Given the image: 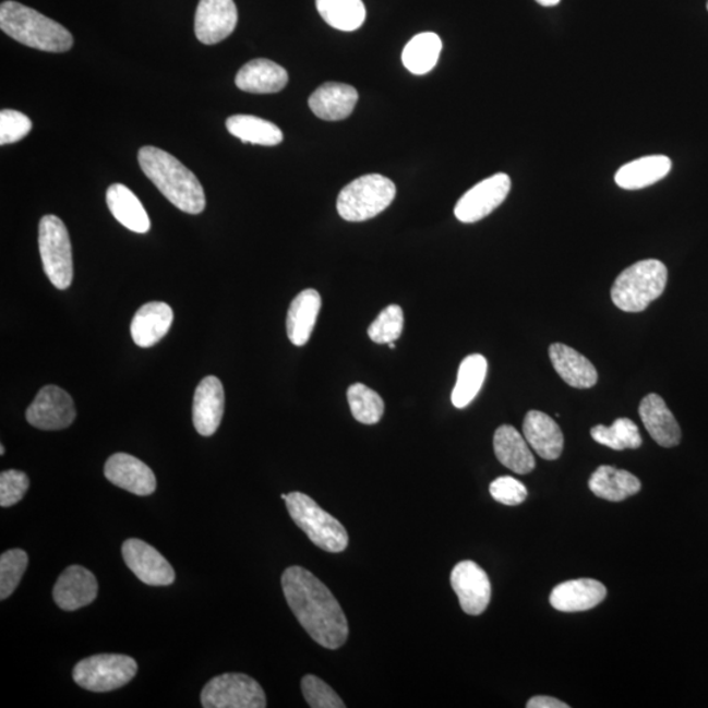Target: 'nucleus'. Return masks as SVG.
Here are the masks:
<instances>
[{"instance_id": "1", "label": "nucleus", "mask_w": 708, "mask_h": 708, "mask_svg": "<svg viewBox=\"0 0 708 708\" xmlns=\"http://www.w3.org/2000/svg\"><path fill=\"white\" fill-rule=\"evenodd\" d=\"M283 590L291 612L310 638L327 649L346 645L349 626L340 603L310 571L293 565L283 574Z\"/></svg>"}, {"instance_id": "2", "label": "nucleus", "mask_w": 708, "mask_h": 708, "mask_svg": "<svg viewBox=\"0 0 708 708\" xmlns=\"http://www.w3.org/2000/svg\"><path fill=\"white\" fill-rule=\"evenodd\" d=\"M142 171L161 194L188 214L203 213L206 199L203 185L181 161L158 147H142L139 154Z\"/></svg>"}, {"instance_id": "3", "label": "nucleus", "mask_w": 708, "mask_h": 708, "mask_svg": "<svg viewBox=\"0 0 708 708\" xmlns=\"http://www.w3.org/2000/svg\"><path fill=\"white\" fill-rule=\"evenodd\" d=\"M0 28L17 43L50 53H64L74 44L63 25L12 0L0 5Z\"/></svg>"}, {"instance_id": "4", "label": "nucleus", "mask_w": 708, "mask_h": 708, "mask_svg": "<svg viewBox=\"0 0 708 708\" xmlns=\"http://www.w3.org/2000/svg\"><path fill=\"white\" fill-rule=\"evenodd\" d=\"M668 269L660 260H641L628 266L616 277L612 288V301L626 313H641L664 293Z\"/></svg>"}, {"instance_id": "5", "label": "nucleus", "mask_w": 708, "mask_h": 708, "mask_svg": "<svg viewBox=\"0 0 708 708\" xmlns=\"http://www.w3.org/2000/svg\"><path fill=\"white\" fill-rule=\"evenodd\" d=\"M285 503L291 519L317 548L333 554L347 550V529L339 519L323 511L313 499L302 492H291Z\"/></svg>"}, {"instance_id": "6", "label": "nucleus", "mask_w": 708, "mask_h": 708, "mask_svg": "<svg viewBox=\"0 0 708 708\" xmlns=\"http://www.w3.org/2000/svg\"><path fill=\"white\" fill-rule=\"evenodd\" d=\"M396 187L379 173L365 175L349 183L337 197V213L348 223L372 219L392 205Z\"/></svg>"}, {"instance_id": "7", "label": "nucleus", "mask_w": 708, "mask_h": 708, "mask_svg": "<svg viewBox=\"0 0 708 708\" xmlns=\"http://www.w3.org/2000/svg\"><path fill=\"white\" fill-rule=\"evenodd\" d=\"M38 245L45 275L57 289L67 290L74 277L73 252L67 226L56 216L40 220Z\"/></svg>"}, {"instance_id": "8", "label": "nucleus", "mask_w": 708, "mask_h": 708, "mask_svg": "<svg viewBox=\"0 0 708 708\" xmlns=\"http://www.w3.org/2000/svg\"><path fill=\"white\" fill-rule=\"evenodd\" d=\"M139 671L134 659L125 655H95L77 662L73 671L76 685L94 693L117 691L129 684Z\"/></svg>"}, {"instance_id": "9", "label": "nucleus", "mask_w": 708, "mask_h": 708, "mask_svg": "<svg viewBox=\"0 0 708 708\" xmlns=\"http://www.w3.org/2000/svg\"><path fill=\"white\" fill-rule=\"evenodd\" d=\"M205 708H264L266 698L256 680L243 673H225L214 677L201 693Z\"/></svg>"}, {"instance_id": "10", "label": "nucleus", "mask_w": 708, "mask_h": 708, "mask_svg": "<svg viewBox=\"0 0 708 708\" xmlns=\"http://www.w3.org/2000/svg\"><path fill=\"white\" fill-rule=\"evenodd\" d=\"M512 181L506 173H496L480 181L458 201L454 214L460 223L476 224L502 205L511 192Z\"/></svg>"}, {"instance_id": "11", "label": "nucleus", "mask_w": 708, "mask_h": 708, "mask_svg": "<svg viewBox=\"0 0 708 708\" xmlns=\"http://www.w3.org/2000/svg\"><path fill=\"white\" fill-rule=\"evenodd\" d=\"M25 416L37 430L61 431L73 424L76 409L73 398L64 389L49 385L38 392Z\"/></svg>"}, {"instance_id": "12", "label": "nucleus", "mask_w": 708, "mask_h": 708, "mask_svg": "<svg viewBox=\"0 0 708 708\" xmlns=\"http://www.w3.org/2000/svg\"><path fill=\"white\" fill-rule=\"evenodd\" d=\"M122 556L128 568L147 586L168 587L175 583L177 576L172 565L157 549L141 539L123 542Z\"/></svg>"}, {"instance_id": "13", "label": "nucleus", "mask_w": 708, "mask_h": 708, "mask_svg": "<svg viewBox=\"0 0 708 708\" xmlns=\"http://www.w3.org/2000/svg\"><path fill=\"white\" fill-rule=\"evenodd\" d=\"M451 584L466 614L477 616L489 608L492 595L490 577L476 562L458 563L452 571Z\"/></svg>"}, {"instance_id": "14", "label": "nucleus", "mask_w": 708, "mask_h": 708, "mask_svg": "<svg viewBox=\"0 0 708 708\" xmlns=\"http://www.w3.org/2000/svg\"><path fill=\"white\" fill-rule=\"evenodd\" d=\"M238 10L233 0H200L194 17V32L200 43L224 41L236 31Z\"/></svg>"}, {"instance_id": "15", "label": "nucleus", "mask_w": 708, "mask_h": 708, "mask_svg": "<svg viewBox=\"0 0 708 708\" xmlns=\"http://www.w3.org/2000/svg\"><path fill=\"white\" fill-rule=\"evenodd\" d=\"M104 476L110 483L134 495L148 496L157 490V478L151 467L130 454H113L104 466Z\"/></svg>"}, {"instance_id": "16", "label": "nucleus", "mask_w": 708, "mask_h": 708, "mask_svg": "<svg viewBox=\"0 0 708 708\" xmlns=\"http://www.w3.org/2000/svg\"><path fill=\"white\" fill-rule=\"evenodd\" d=\"M99 586L96 577L82 565H71L58 577L53 597L58 608L64 612H75L96 600Z\"/></svg>"}, {"instance_id": "17", "label": "nucleus", "mask_w": 708, "mask_h": 708, "mask_svg": "<svg viewBox=\"0 0 708 708\" xmlns=\"http://www.w3.org/2000/svg\"><path fill=\"white\" fill-rule=\"evenodd\" d=\"M225 412V392L217 376L209 375L200 382L193 399V424L204 437L218 431Z\"/></svg>"}, {"instance_id": "18", "label": "nucleus", "mask_w": 708, "mask_h": 708, "mask_svg": "<svg viewBox=\"0 0 708 708\" xmlns=\"http://www.w3.org/2000/svg\"><path fill=\"white\" fill-rule=\"evenodd\" d=\"M608 590L602 583L579 579L559 584L550 596L551 607L564 613L587 612L605 600Z\"/></svg>"}, {"instance_id": "19", "label": "nucleus", "mask_w": 708, "mask_h": 708, "mask_svg": "<svg viewBox=\"0 0 708 708\" xmlns=\"http://www.w3.org/2000/svg\"><path fill=\"white\" fill-rule=\"evenodd\" d=\"M639 415L646 430L662 447H673L681 443V428L664 399L658 394H648L639 406Z\"/></svg>"}, {"instance_id": "20", "label": "nucleus", "mask_w": 708, "mask_h": 708, "mask_svg": "<svg viewBox=\"0 0 708 708\" xmlns=\"http://www.w3.org/2000/svg\"><path fill=\"white\" fill-rule=\"evenodd\" d=\"M549 356L555 372L568 386L592 388L599 382V373L593 363L576 349L555 343L551 344Z\"/></svg>"}, {"instance_id": "21", "label": "nucleus", "mask_w": 708, "mask_h": 708, "mask_svg": "<svg viewBox=\"0 0 708 708\" xmlns=\"http://www.w3.org/2000/svg\"><path fill=\"white\" fill-rule=\"evenodd\" d=\"M524 437L539 457L555 460L562 456L564 436L557 422L541 411H529L525 416Z\"/></svg>"}, {"instance_id": "22", "label": "nucleus", "mask_w": 708, "mask_h": 708, "mask_svg": "<svg viewBox=\"0 0 708 708\" xmlns=\"http://www.w3.org/2000/svg\"><path fill=\"white\" fill-rule=\"evenodd\" d=\"M173 323V311L165 302H148L136 311L130 333L136 346L151 348L168 334Z\"/></svg>"}, {"instance_id": "23", "label": "nucleus", "mask_w": 708, "mask_h": 708, "mask_svg": "<svg viewBox=\"0 0 708 708\" xmlns=\"http://www.w3.org/2000/svg\"><path fill=\"white\" fill-rule=\"evenodd\" d=\"M359 93L344 83L323 84L310 96L309 106L316 117L326 121H341L352 115Z\"/></svg>"}, {"instance_id": "24", "label": "nucleus", "mask_w": 708, "mask_h": 708, "mask_svg": "<svg viewBox=\"0 0 708 708\" xmlns=\"http://www.w3.org/2000/svg\"><path fill=\"white\" fill-rule=\"evenodd\" d=\"M288 82V71L264 58L244 64L236 77L238 88L250 94H276L287 87Z\"/></svg>"}, {"instance_id": "25", "label": "nucleus", "mask_w": 708, "mask_h": 708, "mask_svg": "<svg viewBox=\"0 0 708 708\" xmlns=\"http://www.w3.org/2000/svg\"><path fill=\"white\" fill-rule=\"evenodd\" d=\"M493 449L500 464L508 467L519 476H526L536 469V459L530 451V445L515 427L502 425L493 436Z\"/></svg>"}, {"instance_id": "26", "label": "nucleus", "mask_w": 708, "mask_h": 708, "mask_svg": "<svg viewBox=\"0 0 708 708\" xmlns=\"http://www.w3.org/2000/svg\"><path fill=\"white\" fill-rule=\"evenodd\" d=\"M322 309V298L315 289H307L291 302L288 311V337L296 347H303L310 340Z\"/></svg>"}, {"instance_id": "27", "label": "nucleus", "mask_w": 708, "mask_h": 708, "mask_svg": "<svg viewBox=\"0 0 708 708\" xmlns=\"http://www.w3.org/2000/svg\"><path fill=\"white\" fill-rule=\"evenodd\" d=\"M672 170V160L665 155H652L629 161L615 173V183L627 191H638L664 179Z\"/></svg>"}, {"instance_id": "28", "label": "nucleus", "mask_w": 708, "mask_h": 708, "mask_svg": "<svg viewBox=\"0 0 708 708\" xmlns=\"http://www.w3.org/2000/svg\"><path fill=\"white\" fill-rule=\"evenodd\" d=\"M589 490L597 497L620 503L639 493L641 483L632 472L613 466H600L589 479Z\"/></svg>"}, {"instance_id": "29", "label": "nucleus", "mask_w": 708, "mask_h": 708, "mask_svg": "<svg viewBox=\"0 0 708 708\" xmlns=\"http://www.w3.org/2000/svg\"><path fill=\"white\" fill-rule=\"evenodd\" d=\"M107 204L113 217L127 229L136 233H146L151 230V218L144 205L128 187L110 185L107 191Z\"/></svg>"}, {"instance_id": "30", "label": "nucleus", "mask_w": 708, "mask_h": 708, "mask_svg": "<svg viewBox=\"0 0 708 708\" xmlns=\"http://www.w3.org/2000/svg\"><path fill=\"white\" fill-rule=\"evenodd\" d=\"M230 134L244 144L276 146L281 144L284 135L275 123L260 119L256 116L237 115L226 121Z\"/></svg>"}, {"instance_id": "31", "label": "nucleus", "mask_w": 708, "mask_h": 708, "mask_svg": "<svg viewBox=\"0 0 708 708\" xmlns=\"http://www.w3.org/2000/svg\"><path fill=\"white\" fill-rule=\"evenodd\" d=\"M489 362L482 355H470L460 363L456 386L452 393L453 406L459 409L466 408L477 398L482 389Z\"/></svg>"}, {"instance_id": "32", "label": "nucleus", "mask_w": 708, "mask_h": 708, "mask_svg": "<svg viewBox=\"0 0 708 708\" xmlns=\"http://www.w3.org/2000/svg\"><path fill=\"white\" fill-rule=\"evenodd\" d=\"M443 41L436 34L425 32L415 36L403 50L401 61L409 73L424 75L430 73L439 62Z\"/></svg>"}, {"instance_id": "33", "label": "nucleus", "mask_w": 708, "mask_h": 708, "mask_svg": "<svg viewBox=\"0 0 708 708\" xmlns=\"http://www.w3.org/2000/svg\"><path fill=\"white\" fill-rule=\"evenodd\" d=\"M316 9L324 22L344 32L359 29L367 19L362 0H316Z\"/></svg>"}, {"instance_id": "34", "label": "nucleus", "mask_w": 708, "mask_h": 708, "mask_svg": "<svg viewBox=\"0 0 708 708\" xmlns=\"http://www.w3.org/2000/svg\"><path fill=\"white\" fill-rule=\"evenodd\" d=\"M590 436L603 446L613 451L639 449L643 444L639 428L633 420L616 419L613 425H596Z\"/></svg>"}, {"instance_id": "35", "label": "nucleus", "mask_w": 708, "mask_h": 708, "mask_svg": "<svg viewBox=\"0 0 708 708\" xmlns=\"http://www.w3.org/2000/svg\"><path fill=\"white\" fill-rule=\"evenodd\" d=\"M347 396L350 412L361 424L373 425L381 421L385 413V401L374 389L362 383H355L348 388Z\"/></svg>"}, {"instance_id": "36", "label": "nucleus", "mask_w": 708, "mask_h": 708, "mask_svg": "<svg viewBox=\"0 0 708 708\" xmlns=\"http://www.w3.org/2000/svg\"><path fill=\"white\" fill-rule=\"evenodd\" d=\"M28 567L27 552L12 549L0 556V600L4 601L15 592Z\"/></svg>"}, {"instance_id": "37", "label": "nucleus", "mask_w": 708, "mask_h": 708, "mask_svg": "<svg viewBox=\"0 0 708 708\" xmlns=\"http://www.w3.org/2000/svg\"><path fill=\"white\" fill-rule=\"evenodd\" d=\"M405 327V314L398 304H389L376 320L370 324L368 335L376 344H389L399 339Z\"/></svg>"}, {"instance_id": "38", "label": "nucleus", "mask_w": 708, "mask_h": 708, "mask_svg": "<svg viewBox=\"0 0 708 708\" xmlns=\"http://www.w3.org/2000/svg\"><path fill=\"white\" fill-rule=\"evenodd\" d=\"M302 693L308 705L313 708H346L343 699L337 695L333 687L326 682L308 674L302 679Z\"/></svg>"}, {"instance_id": "39", "label": "nucleus", "mask_w": 708, "mask_h": 708, "mask_svg": "<svg viewBox=\"0 0 708 708\" xmlns=\"http://www.w3.org/2000/svg\"><path fill=\"white\" fill-rule=\"evenodd\" d=\"M32 121L17 110L4 109L0 112V145L15 144L29 134Z\"/></svg>"}, {"instance_id": "40", "label": "nucleus", "mask_w": 708, "mask_h": 708, "mask_svg": "<svg viewBox=\"0 0 708 708\" xmlns=\"http://www.w3.org/2000/svg\"><path fill=\"white\" fill-rule=\"evenodd\" d=\"M29 479L27 473L17 470H8L0 473V505L3 508L15 505L27 493Z\"/></svg>"}, {"instance_id": "41", "label": "nucleus", "mask_w": 708, "mask_h": 708, "mask_svg": "<svg viewBox=\"0 0 708 708\" xmlns=\"http://www.w3.org/2000/svg\"><path fill=\"white\" fill-rule=\"evenodd\" d=\"M490 493L497 503L511 506L523 504L528 497L526 487L512 477H500L493 480L490 485Z\"/></svg>"}, {"instance_id": "42", "label": "nucleus", "mask_w": 708, "mask_h": 708, "mask_svg": "<svg viewBox=\"0 0 708 708\" xmlns=\"http://www.w3.org/2000/svg\"><path fill=\"white\" fill-rule=\"evenodd\" d=\"M528 708H569L564 701L539 695V697L531 698L526 705Z\"/></svg>"}, {"instance_id": "43", "label": "nucleus", "mask_w": 708, "mask_h": 708, "mask_svg": "<svg viewBox=\"0 0 708 708\" xmlns=\"http://www.w3.org/2000/svg\"><path fill=\"white\" fill-rule=\"evenodd\" d=\"M536 2L543 5V8H552V5L561 3V0H536Z\"/></svg>"}, {"instance_id": "44", "label": "nucleus", "mask_w": 708, "mask_h": 708, "mask_svg": "<svg viewBox=\"0 0 708 708\" xmlns=\"http://www.w3.org/2000/svg\"><path fill=\"white\" fill-rule=\"evenodd\" d=\"M387 346H388L389 349H395L396 348L395 343H389V344H387Z\"/></svg>"}, {"instance_id": "45", "label": "nucleus", "mask_w": 708, "mask_h": 708, "mask_svg": "<svg viewBox=\"0 0 708 708\" xmlns=\"http://www.w3.org/2000/svg\"><path fill=\"white\" fill-rule=\"evenodd\" d=\"M4 453H5L4 446L2 445V446H0V454H2V456H4Z\"/></svg>"}, {"instance_id": "46", "label": "nucleus", "mask_w": 708, "mask_h": 708, "mask_svg": "<svg viewBox=\"0 0 708 708\" xmlns=\"http://www.w3.org/2000/svg\"><path fill=\"white\" fill-rule=\"evenodd\" d=\"M281 499L287 500L288 499V493H283Z\"/></svg>"}, {"instance_id": "47", "label": "nucleus", "mask_w": 708, "mask_h": 708, "mask_svg": "<svg viewBox=\"0 0 708 708\" xmlns=\"http://www.w3.org/2000/svg\"><path fill=\"white\" fill-rule=\"evenodd\" d=\"M707 10H708V2H707Z\"/></svg>"}]
</instances>
